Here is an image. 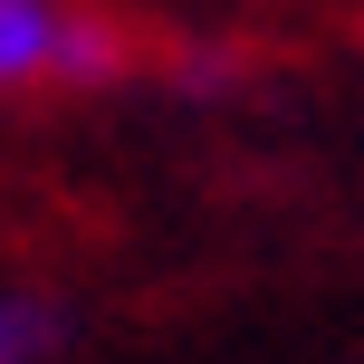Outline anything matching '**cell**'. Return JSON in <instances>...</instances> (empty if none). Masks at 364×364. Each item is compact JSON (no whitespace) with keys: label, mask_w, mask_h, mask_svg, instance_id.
<instances>
[{"label":"cell","mask_w":364,"mask_h":364,"mask_svg":"<svg viewBox=\"0 0 364 364\" xmlns=\"http://www.w3.org/2000/svg\"><path fill=\"white\" fill-rule=\"evenodd\" d=\"M29 77L96 87V77H115V38L58 0H0V87H29Z\"/></svg>","instance_id":"1"},{"label":"cell","mask_w":364,"mask_h":364,"mask_svg":"<svg viewBox=\"0 0 364 364\" xmlns=\"http://www.w3.org/2000/svg\"><path fill=\"white\" fill-rule=\"evenodd\" d=\"M48 346H58L48 307H29V297H0V364H29V355H48Z\"/></svg>","instance_id":"2"}]
</instances>
